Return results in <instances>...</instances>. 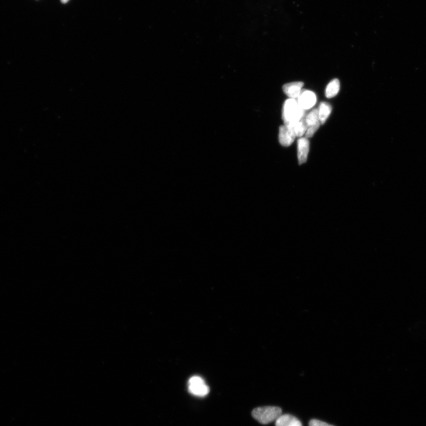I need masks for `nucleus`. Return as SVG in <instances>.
Returning <instances> with one entry per match:
<instances>
[{"instance_id": "obj_9", "label": "nucleus", "mask_w": 426, "mask_h": 426, "mask_svg": "<svg viewBox=\"0 0 426 426\" xmlns=\"http://www.w3.org/2000/svg\"><path fill=\"white\" fill-rule=\"evenodd\" d=\"M331 110H332V108H331V105L329 103H326V102H322L320 104L318 111L320 124H324L325 123L331 114Z\"/></svg>"}, {"instance_id": "obj_7", "label": "nucleus", "mask_w": 426, "mask_h": 426, "mask_svg": "<svg viewBox=\"0 0 426 426\" xmlns=\"http://www.w3.org/2000/svg\"><path fill=\"white\" fill-rule=\"evenodd\" d=\"M304 85L303 82H293L283 85L282 89L290 99H296L299 97Z\"/></svg>"}, {"instance_id": "obj_3", "label": "nucleus", "mask_w": 426, "mask_h": 426, "mask_svg": "<svg viewBox=\"0 0 426 426\" xmlns=\"http://www.w3.org/2000/svg\"><path fill=\"white\" fill-rule=\"evenodd\" d=\"M188 390L190 393L197 397H205L209 393V388L205 380L198 376L191 377L188 382Z\"/></svg>"}, {"instance_id": "obj_1", "label": "nucleus", "mask_w": 426, "mask_h": 426, "mask_svg": "<svg viewBox=\"0 0 426 426\" xmlns=\"http://www.w3.org/2000/svg\"><path fill=\"white\" fill-rule=\"evenodd\" d=\"M305 117V110L295 99L286 100L282 108V118L285 125L293 126Z\"/></svg>"}, {"instance_id": "obj_2", "label": "nucleus", "mask_w": 426, "mask_h": 426, "mask_svg": "<svg viewBox=\"0 0 426 426\" xmlns=\"http://www.w3.org/2000/svg\"><path fill=\"white\" fill-rule=\"evenodd\" d=\"M252 415L260 423L267 424L276 421L282 415V410L278 407H258L253 410Z\"/></svg>"}, {"instance_id": "obj_10", "label": "nucleus", "mask_w": 426, "mask_h": 426, "mask_svg": "<svg viewBox=\"0 0 426 426\" xmlns=\"http://www.w3.org/2000/svg\"><path fill=\"white\" fill-rule=\"evenodd\" d=\"M340 90V81L338 79H334L327 85L325 95L328 99H331L337 95Z\"/></svg>"}, {"instance_id": "obj_12", "label": "nucleus", "mask_w": 426, "mask_h": 426, "mask_svg": "<svg viewBox=\"0 0 426 426\" xmlns=\"http://www.w3.org/2000/svg\"><path fill=\"white\" fill-rule=\"evenodd\" d=\"M292 127L295 132L296 137H302L308 129L306 122H305V117Z\"/></svg>"}, {"instance_id": "obj_13", "label": "nucleus", "mask_w": 426, "mask_h": 426, "mask_svg": "<svg viewBox=\"0 0 426 426\" xmlns=\"http://www.w3.org/2000/svg\"><path fill=\"white\" fill-rule=\"evenodd\" d=\"M309 426H334L318 420L312 419L309 423Z\"/></svg>"}, {"instance_id": "obj_4", "label": "nucleus", "mask_w": 426, "mask_h": 426, "mask_svg": "<svg viewBox=\"0 0 426 426\" xmlns=\"http://www.w3.org/2000/svg\"><path fill=\"white\" fill-rule=\"evenodd\" d=\"M297 103L304 110H308L315 106L317 98L315 93L303 89L298 97Z\"/></svg>"}, {"instance_id": "obj_5", "label": "nucleus", "mask_w": 426, "mask_h": 426, "mask_svg": "<svg viewBox=\"0 0 426 426\" xmlns=\"http://www.w3.org/2000/svg\"><path fill=\"white\" fill-rule=\"evenodd\" d=\"M296 135L292 126L284 125L280 127L279 141L284 147H288L295 141Z\"/></svg>"}, {"instance_id": "obj_8", "label": "nucleus", "mask_w": 426, "mask_h": 426, "mask_svg": "<svg viewBox=\"0 0 426 426\" xmlns=\"http://www.w3.org/2000/svg\"><path fill=\"white\" fill-rule=\"evenodd\" d=\"M276 426H303L301 421L290 414H284L278 418L275 423Z\"/></svg>"}, {"instance_id": "obj_14", "label": "nucleus", "mask_w": 426, "mask_h": 426, "mask_svg": "<svg viewBox=\"0 0 426 426\" xmlns=\"http://www.w3.org/2000/svg\"><path fill=\"white\" fill-rule=\"evenodd\" d=\"M61 2L63 4L67 3L70 1V0H61Z\"/></svg>"}, {"instance_id": "obj_11", "label": "nucleus", "mask_w": 426, "mask_h": 426, "mask_svg": "<svg viewBox=\"0 0 426 426\" xmlns=\"http://www.w3.org/2000/svg\"><path fill=\"white\" fill-rule=\"evenodd\" d=\"M305 119L308 128L316 125H320V124H320L319 120L318 109H314L313 110L309 113L305 117Z\"/></svg>"}, {"instance_id": "obj_6", "label": "nucleus", "mask_w": 426, "mask_h": 426, "mask_svg": "<svg viewBox=\"0 0 426 426\" xmlns=\"http://www.w3.org/2000/svg\"><path fill=\"white\" fill-rule=\"evenodd\" d=\"M298 159L299 164L306 163L309 150H310V142L306 138H301L297 142Z\"/></svg>"}]
</instances>
